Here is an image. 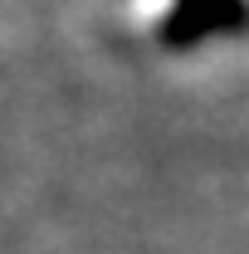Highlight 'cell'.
<instances>
[{"label":"cell","instance_id":"obj_1","mask_svg":"<svg viewBox=\"0 0 249 254\" xmlns=\"http://www.w3.org/2000/svg\"><path fill=\"white\" fill-rule=\"evenodd\" d=\"M245 25V0H176L171 15L161 20V44L166 49H190L210 34L240 30Z\"/></svg>","mask_w":249,"mask_h":254}]
</instances>
